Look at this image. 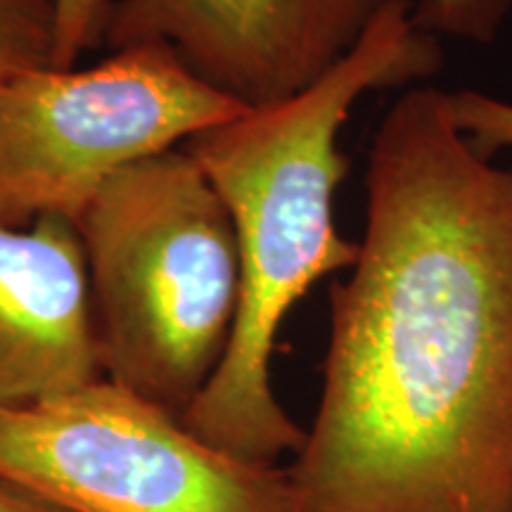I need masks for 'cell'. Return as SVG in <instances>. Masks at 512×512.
<instances>
[{"mask_svg": "<svg viewBox=\"0 0 512 512\" xmlns=\"http://www.w3.org/2000/svg\"><path fill=\"white\" fill-rule=\"evenodd\" d=\"M366 190L290 512H512V169L420 86L377 128Z\"/></svg>", "mask_w": 512, "mask_h": 512, "instance_id": "obj_1", "label": "cell"}, {"mask_svg": "<svg viewBox=\"0 0 512 512\" xmlns=\"http://www.w3.org/2000/svg\"><path fill=\"white\" fill-rule=\"evenodd\" d=\"M439 67L437 36L418 27L413 0H384L349 55L311 88L185 143L226 204L240 259L228 349L181 415L204 444L254 465L299 451L306 430L275 399L271 356L292 306L320 278L354 268L361 252L332 219L349 169L339 133L366 93L403 88Z\"/></svg>", "mask_w": 512, "mask_h": 512, "instance_id": "obj_2", "label": "cell"}, {"mask_svg": "<svg viewBox=\"0 0 512 512\" xmlns=\"http://www.w3.org/2000/svg\"><path fill=\"white\" fill-rule=\"evenodd\" d=\"M76 228L102 377L181 418L221 366L238 313L226 204L176 147L119 171Z\"/></svg>", "mask_w": 512, "mask_h": 512, "instance_id": "obj_3", "label": "cell"}, {"mask_svg": "<svg viewBox=\"0 0 512 512\" xmlns=\"http://www.w3.org/2000/svg\"><path fill=\"white\" fill-rule=\"evenodd\" d=\"M242 112L166 43L117 48L86 69H27L0 86V223L76 226L126 166Z\"/></svg>", "mask_w": 512, "mask_h": 512, "instance_id": "obj_4", "label": "cell"}, {"mask_svg": "<svg viewBox=\"0 0 512 512\" xmlns=\"http://www.w3.org/2000/svg\"><path fill=\"white\" fill-rule=\"evenodd\" d=\"M0 479L76 512H290L285 467L226 456L105 377L0 411Z\"/></svg>", "mask_w": 512, "mask_h": 512, "instance_id": "obj_5", "label": "cell"}, {"mask_svg": "<svg viewBox=\"0 0 512 512\" xmlns=\"http://www.w3.org/2000/svg\"><path fill=\"white\" fill-rule=\"evenodd\" d=\"M384 0H112V50L166 43L247 110L304 93L349 55Z\"/></svg>", "mask_w": 512, "mask_h": 512, "instance_id": "obj_6", "label": "cell"}, {"mask_svg": "<svg viewBox=\"0 0 512 512\" xmlns=\"http://www.w3.org/2000/svg\"><path fill=\"white\" fill-rule=\"evenodd\" d=\"M100 377L79 228L60 216L0 223V411Z\"/></svg>", "mask_w": 512, "mask_h": 512, "instance_id": "obj_7", "label": "cell"}, {"mask_svg": "<svg viewBox=\"0 0 512 512\" xmlns=\"http://www.w3.org/2000/svg\"><path fill=\"white\" fill-rule=\"evenodd\" d=\"M53 0H0V86L53 55Z\"/></svg>", "mask_w": 512, "mask_h": 512, "instance_id": "obj_8", "label": "cell"}, {"mask_svg": "<svg viewBox=\"0 0 512 512\" xmlns=\"http://www.w3.org/2000/svg\"><path fill=\"white\" fill-rule=\"evenodd\" d=\"M512 0H418L413 19L432 36L491 43L503 27Z\"/></svg>", "mask_w": 512, "mask_h": 512, "instance_id": "obj_9", "label": "cell"}, {"mask_svg": "<svg viewBox=\"0 0 512 512\" xmlns=\"http://www.w3.org/2000/svg\"><path fill=\"white\" fill-rule=\"evenodd\" d=\"M446 110L453 126L479 155L491 159L512 147V102L479 91L446 93Z\"/></svg>", "mask_w": 512, "mask_h": 512, "instance_id": "obj_10", "label": "cell"}, {"mask_svg": "<svg viewBox=\"0 0 512 512\" xmlns=\"http://www.w3.org/2000/svg\"><path fill=\"white\" fill-rule=\"evenodd\" d=\"M55 31L50 67L72 69L83 50L105 38V24L112 0H53Z\"/></svg>", "mask_w": 512, "mask_h": 512, "instance_id": "obj_11", "label": "cell"}, {"mask_svg": "<svg viewBox=\"0 0 512 512\" xmlns=\"http://www.w3.org/2000/svg\"><path fill=\"white\" fill-rule=\"evenodd\" d=\"M0 512H76L27 486L0 479Z\"/></svg>", "mask_w": 512, "mask_h": 512, "instance_id": "obj_12", "label": "cell"}]
</instances>
